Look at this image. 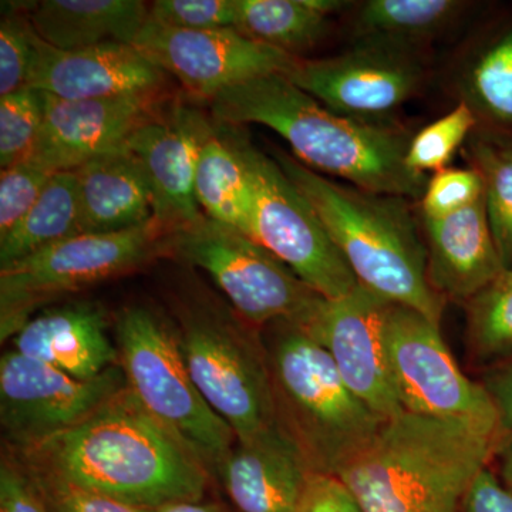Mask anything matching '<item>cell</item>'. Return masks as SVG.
<instances>
[{
    "label": "cell",
    "instance_id": "obj_42",
    "mask_svg": "<svg viewBox=\"0 0 512 512\" xmlns=\"http://www.w3.org/2000/svg\"><path fill=\"white\" fill-rule=\"evenodd\" d=\"M495 458H497L498 468H500L501 484L512 494V431L505 434Z\"/></svg>",
    "mask_w": 512,
    "mask_h": 512
},
{
    "label": "cell",
    "instance_id": "obj_35",
    "mask_svg": "<svg viewBox=\"0 0 512 512\" xmlns=\"http://www.w3.org/2000/svg\"><path fill=\"white\" fill-rule=\"evenodd\" d=\"M52 171L28 160L5 168L0 174V239L9 234L30 208L36 204L46 185L52 180Z\"/></svg>",
    "mask_w": 512,
    "mask_h": 512
},
{
    "label": "cell",
    "instance_id": "obj_7",
    "mask_svg": "<svg viewBox=\"0 0 512 512\" xmlns=\"http://www.w3.org/2000/svg\"><path fill=\"white\" fill-rule=\"evenodd\" d=\"M168 252V232L156 220L116 234L64 239L0 268V338L12 339L43 305L133 271Z\"/></svg>",
    "mask_w": 512,
    "mask_h": 512
},
{
    "label": "cell",
    "instance_id": "obj_33",
    "mask_svg": "<svg viewBox=\"0 0 512 512\" xmlns=\"http://www.w3.org/2000/svg\"><path fill=\"white\" fill-rule=\"evenodd\" d=\"M16 458V457H15ZM30 483L35 487L37 495L45 505L47 512H150L144 508L121 503L107 495L89 490L82 485L74 484L66 478L56 476L50 471L30 466L16 458Z\"/></svg>",
    "mask_w": 512,
    "mask_h": 512
},
{
    "label": "cell",
    "instance_id": "obj_30",
    "mask_svg": "<svg viewBox=\"0 0 512 512\" xmlns=\"http://www.w3.org/2000/svg\"><path fill=\"white\" fill-rule=\"evenodd\" d=\"M467 342L478 363L493 366L512 356V269L466 303Z\"/></svg>",
    "mask_w": 512,
    "mask_h": 512
},
{
    "label": "cell",
    "instance_id": "obj_20",
    "mask_svg": "<svg viewBox=\"0 0 512 512\" xmlns=\"http://www.w3.org/2000/svg\"><path fill=\"white\" fill-rule=\"evenodd\" d=\"M427 276L446 301L466 303L505 268L488 221L485 202L421 224Z\"/></svg>",
    "mask_w": 512,
    "mask_h": 512
},
{
    "label": "cell",
    "instance_id": "obj_16",
    "mask_svg": "<svg viewBox=\"0 0 512 512\" xmlns=\"http://www.w3.org/2000/svg\"><path fill=\"white\" fill-rule=\"evenodd\" d=\"M39 93L43 123L30 160L55 174L123 150L138 127L160 114L161 93L103 100Z\"/></svg>",
    "mask_w": 512,
    "mask_h": 512
},
{
    "label": "cell",
    "instance_id": "obj_27",
    "mask_svg": "<svg viewBox=\"0 0 512 512\" xmlns=\"http://www.w3.org/2000/svg\"><path fill=\"white\" fill-rule=\"evenodd\" d=\"M82 234L76 174L56 173L28 214L0 239V268Z\"/></svg>",
    "mask_w": 512,
    "mask_h": 512
},
{
    "label": "cell",
    "instance_id": "obj_4",
    "mask_svg": "<svg viewBox=\"0 0 512 512\" xmlns=\"http://www.w3.org/2000/svg\"><path fill=\"white\" fill-rule=\"evenodd\" d=\"M272 157L311 204L359 285L441 325L447 301L430 285L423 231L407 198L333 180L282 150Z\"/></svg>",
    "mask_w": 512,
    "mask_h": 512
},
{
    "label": "cell",
    "instance_id": "obj_5",
    "mask_svg": "<svg viewBox=\"0 0 512 512\" xmlns=\"http://www.w3.org/2000/svg\"><path fill=\"white\" fill-rule=\"evenodd\" d=\"M264 343L276 424L313 474L336 477L372 441L383 417L340 376L332 357L305 330L274 323Z\"/></svg>",
    "mask_w": 512,
    "mask_h": 512
},
{
    "label": "cell",
    "instance_id": "obj_34",
    "mask_svg": "<svg viewBox=\"0 0 512 512\" xmlns=\"http://www.w3.org/2000/svg\"><path fill=\"white\" fill-rule=\"evenodd\" d=\"M484 184L473 167L446 168L427 181L420 200L421 218L439 220L483 200Z\"/></svg>",
    "mask_w": 512,
    "mask_h": 512
},
{
    "label": "cell",
    "instance_id": "obj_38",
    "mask_svg": "<svg viewBox=\"0 0 512 512\" xmlns=\"http://www.w3.org/2000/svg\"><path fill=\"white\" fill-rule=\"evenodd\" d=\"M0 512H47L15 457L6 458L0 467Z\"/></svg>",
    "mask_w": 512,
    "mask_h": 512
},
{
    "label": "cell",
    "instance_id": "obj_41",
    "mask_svg": "<svg viewBox=\"0 0 512 512\" xmlns=\"http://www.w3.org/2000/svg\"><path fill=\"white\" fill-rule=\"evenodd\" d=\"M481 384L497 407L505 433H510L512 431V356L488 367Z\"/></svg>",
    "mask_w": 512,
    "mask_h": 512
},
{
    "label": "cell",
    "instance_id": "obj_43",
    "mask_svg": "<svg viewBox=\"0 0 512 512\" xmlns=\"http://www.w3.org/2000/svg\"><path fill=\"white\" fill-rule=\"evenodd\" d=\"M150 512H222L215 505L202 503V501H178L158 507Z\"/></svg>",
    "mask_w": 512,
    "mask_h": 512
},
{
    "label": "cell",
    "instance_id": "obj_39",
    "mask_svg": "<svg viewBox=\"0 0 512 512\" xmlns=\"http://www.w3.org/2000/svg\"><path fill=\"white\" fill-rule=\"evenodd\" d=\"M296 512H362L338 477L312 474Z\"/></svg>",
    "mask_w": 512,
    "mask_h": 512
},
{
    "label": "cell",
    "instance_id": "obj_10",
    "mask_svg": "<svg viewBox=\"0 0 512 512\" xmlns=\"http://www.w3.org/2000/svg\"><path fill=\"white\" fill-rule=\"evenodd\" d=\"M177 339L195 386L237 441L276 426L262 340L214 316L188 319Z\"/></svg>",
    "mask_w": 512,
    "mask_h": 512
},
{
    "label": "cell",
    "instance_id": "obj_13",
    "mask_svg": "<svg viewBox=\"0 0 512 512\" xmlns=\"http://www.w3.org/2000/svg\"><path fill=\"white\" fill-rule=\"evenodd\" d=\"M286 77L340 116L390 124L423 87L426 66L420 53L355 42L340 55L299 60Z\"/></svg>",
    "mask_w": 512,
    "mask_h": 512
},
{
    "label": "cell",
    "instance_id": "obj_9",
    "mask_svg": "<svg viewBox=\"0 0 512 512\" xmlns=\"http://www.w3.org/2000/svg\"><path fill=\"white\" fill-rule=\"evenodd\" d=\"M221 124V123H220ZM244 161L254 192L251 238L291 268L325 299H339L359 286L311 204L288 175L245 136L222 124Z\"/></svg>",
    "mask_w": 512,
    "mask_h": 512
},
{
    "label": "cell",
    "instance_id": "obj_6",
    "mask_svg": "<svg viewBox=\"0 0 512 512\" xmlns=\"http://www.w3.org/2000/svg\"><path fill=\"white\" fill-rule=\"evenodd\" d=\"M127 389L165 429L217 473L237 437L208 406L188 372L180 343L154 313L127 309L116 326Z\"/></svg>",
    "mask_w": 512,
    "mask_h": 512
},
{
    "label": "cell",
    "instance_id": "obj_40",
    "mask_svg": "<svg viewBox=\"0 0 512 512\" xmlns=\"http://www.w3.org/2000/svg\"><path fill=\"white\" fill-rule=\"evenodd\" d=\"M460 512H512V494L490 468H484L467 491Z\"/></svg>",
    "mask_w": 512,
    "mask_h": 512
},
{
    "label": "cell",
    "instance_id": "obj_3",
    "mask_svg": "<svg viewBox=\"0 0 512 512\" xmlns=\"http://www.w3.org/2000/svg\"><path fill=\"white\" fill-rule=\"evenodd\" d=\"M505 434L500 420L403 412L336 477L362 512H460Z\"/></svg>",
    "mask_w": 512,
    "mask_h": 512
},
{
    "label": "cell",
    "instance_id": "obj_17",
    "mask_svg": "<svg viewBox=\"0 0 512 512\" xmlns=\"http://www.w3.org/2000/svg\"><path fill=\"white\" fill-rule=\"evenodd\" d=\"M35 30V29H33ZM164 72L133 45L103 43L77 50L47 45L35 32L28 86L64 100L158 94Z\"/></svg>",
    "mask_w": 512,
    "mask_h": 512
},
{
    "label": "cell",
    "instance_id": "obj_15",
    "mask_svg": "<svg viewBox=\"0 0 512 512\" xmlns=\"http://www.w3.org/2000/svg\"><path fill=\"white\" fill-rule=\"evenodd\" d=\"M392 302L357 286L339 299H323L301 329L322 346L350 390L384 420L404 412L387 352Z\"/></svg>",
    "mask_w": 512,
    "mask_h": 512
},
{
    "label": "cell",
    "instance_id": "obj_25",
    "mask_svg": "<svg viewBox=\"0 0 512 512\" xmlns=\"http://www.w3.org/2000/svg\"><path fill=\"white\" fill-rule=\"evenodd\" d=\"M470 3L460 0H367L357 8L356 42L420 53L463 18Z\"/></svg>",
    "mask_w": 512,
    "mask_h": 512
},
{
    "label": "cell",
    "instance_id": "obj_23",
    "mask_svg": "<svg viewBox=\"0 0 512 512\" xmlns=\"http://www.w3.org/2000/svg\"><path fill=\"white\" fill-rule=\"evenodd\" d=\"M148 10L140 0H42L26 16L47 45L77 50L103 43L133 45Z\"/></svg>",
    "mask_w": 512,
    "mask_h": 512
},
{
    "label": "cell",
    "instance_id": "obj_8",
    "mask_svg": "<svg viewBox=\"0 0 512 512\" xmlns=\"http://www.w3.org/2000/svg\"><path fill=\"white\" fill-rule=\"evenodd\" d=\"M168 252L211 276L242 319L254 326H305L323 296L254 238L204 214L168 234Z\"/></svg>",
    "mask_w": 512,
    "mask_h": 512
},
{
    "label": "cell",
    "instance_id": "obj_22",
    "mask_svg": "<svg viewBox=\"0 0 512 512\" xmlns=\"http://www.w3.org/2000/svg\"><path fill=\"white\" fill-rule=\"evenodd\" d=\"M74 174L83 234H116L154 220L150 181L127 147L94 158Z\"/></svg>",
    "mask_w": 512,
    "mask_h": 512
},
{
    "label": "cell",
    "instance_id": "obj_26",
    "mask_svg": "<svg viewBox=\"0 0 512 512\" xmlns=\"http://www.w3.org/2000/svg\"><path fill=\"white\" fill-rule=\"evenodd\" d=\"M340 0H235V29L256 42L302 59L328 33Z\"/></svg>",
    "mask_w": 512,
    "mask_h": 512
},
{
    "label": "cell",
    "instance_id": "obj_32",
    "mask_svg": "<svg viewBox=\"0 0 512 512\" xmlns=\"http://www.w3.org/2000/svg\"><path fill=\"white\" fill-rule=\"evenodd\" d=\"M43 123L42 99L32 87L0 97V165L2 170L32 156Z\"/></svg>",
    "mask_w": 512,
    "mask_h": 512
},
{
    "label": "cell",
    "instance_id": "obj_21",
    "mask_svg": "<svg viewBox=\"0 0 512 512\" xmlns=\"http://www.w3.org/2000/svg\"><path fill=\"white\" fill-rule=\"evenodd\" d=\"M103 312L72 305L33 316L12 338L13 350L80 380L96 379L119 365Z\"/></svg>",
    "mask_w": 512,
    "mask_h": 512
},
{
    "label": "cell",
    "instance_id": "obj_1",
    "mask_svg": "<svg viewBox=\"0 0 512 512\" xmlns=\"http://www.w3.org/2000/svg\"><path fill=\"white\" fill-rule=\"evenodd\" d=\"M13 451L23 463L144 510L202 501L210 476L127 386L72 429Z\"/></svg>",
    "mask_w": 512,
    "mask_h": 512
},
{
    "label": "cell",
    "instance_id": "obj_31",
    "mask_svg": "<svg viewBox=\"0 0 512 512\" xmlns=\"http://www.w3.org/2000/svg\"><path fill=\"white\" fill-rule=\"evenodd\" d=\"M478 123L476 113L460 101L446 116L421 128L416 136L410 138L406 151L407 167L424 177L446 170L454 154L477 130Z\"/></svg>",
    "mask_w": 512,
    "mask_h": 512
},
{
    "label": "cell",
    "instance_id": "obj_12",
    "mask_svg": "<svg viewBox=\"0 0 512 512\" xmlns=\"http://www.w3.org/2000/svg\"><path fill=\"white\" fill-rule=\"evenodd\" d=\"M127 386L120 365L80 380L8 350L0 357V423L13 450L72 429Z\"/></svg>",
    "mask_w": 512,
    "mask_h": 512
},
{
    "label": "cell",
    "instance_id": "obj_18",
    "mask_svg": "<svg viewBox=\"0 0 512 512\" xmlns=\"http://www.w3.org/2000/svg\"><path fill=\"white\" fill-rule=\"evenodd\" d=\"M207 117L185 104H174L137 128L126 147L146 171L153 191L154 220L168 232L187 227L201 217L195 200L198 147Z\"/></svg>",
    "mask_w": 512,
    "mask_h": 512
},
{
    "label": "cell",
    "instance_id": "obj_28",
    "mask_svg": "<svg viewBox=\"0 0 512 512\" xmlns=\"http://www.w3.org/2000/svg\"><path fill=\"white\" fill-rule=\"evenodd\" d=\"M461 100L491 127L512 128V22L505 23L468 56L460 76Z\"/></svg>",
    "mask_w": 512,
    "mask_h": 512
},
{
    "label": "cell",
    "instance_id": "obj_19",
    "mask_svg": "<svg viewBox=\"0 0 512 512\" xmlns=\"http://www.w3.org/2000/svg\"><path fill=\"white\" fill-rule=\"evenodd\" d=\"M215 474L239 512H296L313 473L276 424L237 441Z\"/></svg>",
    "mask_w": 512,
    "mask_h": 512
},
{
    "label": "cell",
    "instance_id": "obj_37",
    "mask_svg": "<svg viewBox=\"0 0 512 512\" xmlns=\"http://www.w3.org/2000/svg\"><path fill=\"white\" fill-rule=\"evenodd\" d=\"M148 20L180 30L235 28V0H157Z\"/></svg>",
    "mask_w": 512,
    "mask_h": 512
},
{
    "label": "cell",
    "instance_id": "obj_36",
    "mask_svg": "<svg viewBox=\"0 0 512 512\" xmlns=\"http://www.w3.org/2000/svg\"><path fill=\"white\" fill-rule=\"evenodd\" d=\"M33 35L26 13L16 10L0 20V97L28 87Z\"/></svg>",
    "mask_w": 512,
    "mask_h": 512
},
{
    "label": "cell",
    "instance_id": "obj_11",
    "mask_svg": "<svg viewBox=\"0 0 512 512\" xmlns=\"http://www.w3.org/2000/svg\"><path fill=\"white\" fill-rule=\"evenodd\" d=\"M387 352L404 412L443 419L500 420L483 384L473 382L457 365L440 325L420 312L392 303L387 316Z\"/></svg>",
    "mask_w": 512,
    "mask_h": 512
},
{
    "label": "cell",
    "instance_id": "obj_29",
    "mask_svg": "<svg viewBox=\"0 0 512 512\" xmlns=\"http://www.w3.org/2000/svg\"><path fill=\"white\" fill-rule=\"evenodd\" d=\"M467 160L484 184L488 221L505 268L512 269V138L476 130L466 143Z\"/></svg>",
    "mask_w": 512,
    "mask_h": 512
},
{
    "label": "cell",
    "instance_id": "obj_24",
    "mask_svg": "<svg viewBox=\"0 0 512 512\" xmlns=\"http://www.w3.org/2000/svg\"><path fill=\"white\" fill-rule=\"evenodd\" d=\"M195 200L205 217L251 237L254 192L244 161L222 124L208 121L198 147Z\"/></svg>",
    "mask_w": 512,
    "mask_h": 512
},
{
    "label": "cell",
    "instance_id": "obj_2",
    "mask_svg": "<svg viewBox=\"0 0 512 512\" xmlns=\"http://www.w3.org/2000/svg\"><path fill=\"white\" fill-rule=\"evenodd\" d=\"M212 119L229 126L261 124L291 146L309 170L379 194L421 200L429 178L406 165L410 137L390 124L340 116L285 74L224 90L211 101Z\"/></svg>",
    "mask_w": 512,
    "mask_h": 512
},
{
    "label": "cell",
    "instance_id": "obj_14",
    "mask_svg": "<svg viewBox=\"0 0 512 512\" xmlns=\"http://www.w3.org/2000/svg\"><path fill=\"white\" fill-rule=\"evenodd\" d=\"M133 46L175 77L187 94L210 103L237 84L271 74L288 76L301 60L235 28L180 30L148 19Z\"/></svg>",
    "mask_w": 512,
    "mask_h": 512
}]
</instances>
